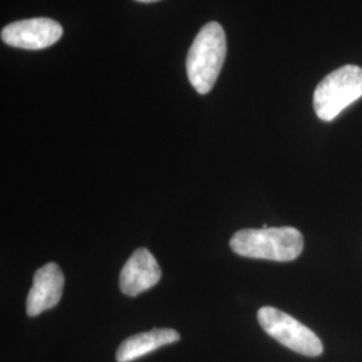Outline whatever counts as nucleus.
Returning <instances> with one entry per match:
<instances>
[{"label": "nucleus", "mask_w": 362, "mask_h": 362, "mask_svg": "<svg viewBox=\"0 0 362 362\" xmlns=\"http://www.w3.org/2000/svg\"><path fill=\"white\" fill-rule=\"evenodd\" d=\"M258 321L269 336L302 356L318 357L324 351L318 336L287 313L266 306L258 311Z\"/></svg>", "instance_id": "nucleus-4"}, {"label": "nucleus", "mask_w": 362, "mask_h": 362, "mask_svg": "<svg viewBox=\"0 0 362 362\" xmlns=\"http://www.w3.org/2000/svg\"><path fill=\"white\" fill-rule=\"evenodd\" d=\"M65 276L57 263H47L34 274V284L27 296L26 310L30 317H37L58 305L62 297Z\"/></svg>", "instance_id": "nucleus-6"}, {"label": "nucleus", "mask_w": 362, "mask_h": 362, "mask_svg": "<svg viewBox=\"0 0 362 362\" xmlns=\"http://www.w3.org/2000/svg\"><path fill=\"white\" fill-rule=\"evenodd\" d=\"M362 97V69L345 65L318 83L314 91V110L322 121L334 119L344 109Z\"/></svg>", "instance_id": "nucleus-3"}, {"label": "nucleus", "mask_w": 362, "mask_h": 362, "mask_svg": "<svg viewBox=\"0 0 362 362\" xmlns=\"http://www.w3.org/2000/svg\"><path fill=\"white\" fill-rule=\"evenodd\" d=\"M137 1H143V3H153V1H158V0H137Z\"/></svg>", "instance_id": "nucleus-9"}, {"label": "nucleus", "mask_w": 362, "mask_h": 362, "mask_svg": "<svg viewBox=\"0 0 362 362\" xmlns=\"http://www.w3.org/2000/svg\"><path fill=\"white\" fill-rule=\"evenodd\" d=\"M179 339L180 334L173 329H153L146 333L134 334L127 338L117 349V362L134 361Z\"/></svg>", "instance_id": "nucleus-8"}, {"label": "nucleus", "mask_w": 362, "mask_h": 362, "mask_svg": "<svg viewBox=\"0 0 362 362\" xmlns=\"http://www.w3.org/2000/svg\"><path fill=\"white\" fill-rule=\"evenodd\" d=\"M227 39L223 27L211 22L196 35L187 57V74L199 94L212 90L226 59Z\"/></svg>", "instance_id": "nucleus-2"}, {"label": "nucleus", "mask_w": 362, "mask_h": 362, "mask_svg": "<svg viewBox=\"0 0 362 362\" xmlns=\"http://www.w3.org/2000/svg\"><path fill=\"white\" fill-rule=\"evenodd\" d=\"M64 28L49 18H33L10 23L1 30V40L18 49L43 50L62 38Z\"/></svg>", "instance_id": "nucleus-5"}, {"label": "nucleus", "mask_w": 362, "mask_h": 362, "mask_svg": "<svg viewBox=\"0 0 362 362\" xmlns=\"http://www.w3.org/2000/svg\"><path fill=\"white\" fill-rule=\"evenodd\" d=\"M161 278V269L146 248L136 250L119 274V288L125 296L136 297L152 288Z\"/></svg>", "instance_id": "nucleus-7"}, {"label": "nucleus", "mask_w": 362, "mask_h": 362, "mask_svg": "<svg viewBox=\"0 0 362 362\" xmlns=\"http://www.w3.org/2000/svg\"><path fill=\"white\" fill-rule=\"evenodd\" d=\"M230 246L240 257L291 262L303 250V236L294 227L247 228L233 233Z\"/></svg>", "instance_id": "nucleus-1"}]
</instances>
